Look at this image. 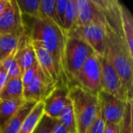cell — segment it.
I'll use <instances>...</instances> for the list:
<instances>
[{
	"label": "cell",
	"mask_w": 133,
	"mask_h": 133,
	"mask_svg": "<svg viewBox=\"0 0 133 133\" xmlns=\"http://www.w3.org/2000/svg\"><path fill=\"white\" fill-rule=\"evenodd\" d=\"M24 34L31 41L37 42L51 55L59 79L60 87L69 90L64 53L67 34L55 23L44 17H31L22 15Z\"/></svg>",
	"instance_id": "obj_1"
},
{
	"label": "cell",
	"mask_w": 133,
	"mask_h": 133,
	"mask_svg": "<svg viewBox=\"0 0 133 133\" xmlns=\"http://www.w3.org/2000/svg\"><path fill=\"white\" fill-rule=\"evenodd\" d=\"M68 96L73 108L76 133H86L99 113L97 97L76 85L69 88Z\"/></svg>",
	"instance_id": "obj_2"
},
{
	"label": "cell",
	"mask_w": 133,
	"mask_h": 133,
	"mask_svg": "<svg viewBox=\"0 0 133 133\" xmlns=\"http://www.w3.org/2000/svg\"><path fill=\"white\" fill-rule=\"evenodd\" d=\"M95 54L93 49L78 37L67 34L64 62L65 68L70 87L73 85V80L84 62L92 55Z\"/></svg>",
	"instance_id": "obj_3"
},
{
	"label": "cell",
	"mask_w": 133,
	"mask_h": 133,
	"mask_svg": "<svg viewBox=\"0 0 133 133\" xmlns=\"http://www.w3.org/2000/svg\"><path fill=\"white\" fill-rule=\"evenodd\" d=\"M73 85L79 86L94 95H97L101 90V65L96 54L92 55L84 62L74 78Z\"/></svg>",
	"instance_id": "obj_4"
},
{
	"label": "cell",
	"mask_w": 133,
	"mask_h": 133,
	"mask_svg": "<svg viewBox=\"0 0 133 133\" xmlns=\"http://www.w3.org/2000/svg\"><path fill=\"white\" fill-rule=\"evenodd\" d=\"M97 57L101 71V90L113 94L123 101H128L122 89L121 79L106 51L102 56Z\"/></svg>",
	"instance_id": "obj_5"
},
{
	"label": "cell",
	"mask_w": 133,
	"mask_h": 133,
	"mask_svg": "<svg viewBox=\"0 0 133 133\" xmlns=\"http://www.w3.org/2000/svg\"><path fill=\"white\" fill-rule=\"evenodd\" d=\"M104 24L92 23L84 26H77L68 34L79 37L93 49L97 56H102L106 51Z\"/></svg>",
	"instance_id": "obj_6"
},
{
	"label": "cell",
	"mask_w": 133,
	"mask_h": 133,
	"mask_svg": "<svg viewBox=\"0 0 133 133\" xmlns=\"http://www.w3.org/2000/svg\"><path fill=\"white\" fill-rule=\"evenodd\" d=\"M98 105L105 122L120 124L125 112L127 101H123L113 94L101 90L97 95Z\"/></svg>",
	"instance_id": "obj_7"
},
{
	"label": "cell",
	"mask_w": 133,
	"mask_h": 133,
	"mask_svg": "<svg viewBox=\"0 0 133 133\" xmlns=\"http://www.w3.org/2000/svg\"><path fill=\"white\" fill-rule=\"evenodd\" d=\"M76 11V27L92 23H105L102 9L97 0H75Z\"/></svg>",
	"instance_id": "obj_8"
},
{
	"label": "cell",
	"mask_w": 133,
	"mask_h": 133,
	"mask_svg": "<svg viewBox=\"0 0 133 133\" xmlns=\"http://www.w3.org/2000/svg\"><path fill=\"white\" fill-rule=\"evenodd\" d=\"M23 34L22 14L16 1L9 0V4L0 17V34Z\"/></svg>",
	"instance_id": "obj_9"
},
{
	"label": "cell",
	"mask_w": 133,
	"mask_h": 133,
	"mask_svg": "<svg viewBox=\"0 0 133 133\" xmlns=\"http://www.w3.org/2000/svg\"><path fill=\"white\" fill-rule=\"evenodd\" d=\"M55 87V86L46 79L40 67H38L35 77L23 88V99L25 101H42Z\"/></svg>",
	"instance_id": "obj_10"
},
{
	"label": "cell",
	"mask_w": 133,
	"mask_h": 133,
	"mask_svg": "<svg viewBox=\"0 0 133 133\" xmlns=\"http://www.w3.org/2000/svg\"><path fill=\"white\" fill-rule=\"evenodd\" d=\"M44 113L48 116L58 119L62 110L69 102L68 90L63 87H55L42 101Z\"/></svg>",
	"instance_id": "obj_11"
},
{
	"label": "cell",
	"mask_w": 133,
	"mask_h": 133,
	"mask_svg": "<svg viewBox=\"0 0 133 133\" xmlns=\"http://www.w3.org/2000/svg\"><path fill=\"white\" fill-rule=\"evenodd\" d=\"M31 44L35 51L37 62L46 79L52 85L55 87L60 86L55 62L51 54L37 42L31 41Z\"/></svg>",
	"instance_id": "obj_12"
},
{
	"label": "cell",
	"mask_w": 133,
	"mask_h": 133,
	"mask_svg": "<svg viewBox=\"0 0 133 133\" xmlns=\"http://www.w3.org/2000/svg\"><path fill=\"white\" fill-rule=\"evenodd\" d=\"M14 58L19 67L21 76L37 63L36 55L31 41L24 34L19 38Z\"/></svg>",
	"instance_id": "obj_13"
},
{
	"label": "cell",
	"mask_w": 133,
	"mask_h": 133,
	"mask_svg": "<svg viewBox=\"0 0 133 133\" xmlns=\"http://www.w3.org/2000/svg\"><path fill=\"white\" fill-rule=\"evenodd\" d=\"M37 102L25 101L15 115L0 128V133H18L23 122Z\"/></svg>",
	"instance_id": "obj_14"
},
{
	"label": "cell",
	"mask_w": 133,
	"mask_h": 133,
	"mask_svg": "<svg viewBox=\"0 0 133 133\" xmlns=\"http://www.w3.org/2000/svg\"><path fill=\"white\" fill-rule=\"evenodd\" d=\"M0 99L6 101L24 100L21 77L9 79L5 86L0 92Z\"/></svg>",
	"instance_id": "obj_15"
},
{
	"label": "cell",
	"mask_w": 133,
	"mask_h": 133,
	"mask_svg": "<svg viewBox=\"0 0 133 133\" xmlns=\"http://www.w3.org/2000/svg\"><path fill=\"white\" fill-rule=\"evenodd\" d=\"M22 35L16 34H0V63L17 49Z\"/></svg>",
	"instance_id": "obj_16"
},
{
	"label": "cell",
	"mask_w": 133,
	"mask_h": 133,
	"mask_svg": "<svg viewBox=\"0 0 133 133\" xmlns=\"http://www.w3.org/2000/svg\"><path fill=\"white\" fill-rule=\"evenodd\" d=\"M44 115V104L42 101L37 102L31 111L25 118L18 133H32L35 126Z\"/></svg>",
	"instance_id": "obj_17"
},
{
	"label": "cell",
	"mask_w": 133,
	"mask_h": 133,
	"mask_svg": "<svg viewBox=\"0 0 133 133\" xmlns=\"http://www.w3.org/2000/svg\"><path fill=\"white\" fill-rule=\"evenodd\" d=\"M24 102V100L6 101L0 99V128L15 115Z\"/></svg>",
	"instance_id": "obj_18"
},
{
	"label": "cell",
	"mask_w": 133,
	"mask_h": 133,
	"mask_svg": "<svg viewBox=\"0 0 133 133\" xmlns=\"http://www.w3.org/2000/svg\"><path fill=\"white\" fill-rule=\"evenodd\" d=\"M121 13L125 36L130 50L133 52V17L130 10L121 2Z\"/></svg>",
	"instance_id": "obj_19"
},
{
	"label": "cell",
	"mask_w": 133,
	"mask_h": 133,
	"mask_svg": "<svg viewBox=\"0 0 133 133\" xmlns=\"http://www.w3.org/2000/svg\"><path fill=\"white\" fill-rule=\"evenodd\" d=\"M57 120L61 124V125L66 130L67 133H76V120L72 105L70 100L61 112Z\"/></svg>",
	"instance_id": "obj_20"
},
{
	"label": "cell",
	"mask_w": 133,
	"mask_h": 133,
	"mask_svg": "<svg viewBox=\"0 0 133 133\" xmlns=\"http://www.w3.org/2000/svg\"><path fill=\"white\" fill-rule=\"evenodd\" d=\"M22 15L31 17H41L40 4L41 0H19L16 1Z\"/></svg>",
	"instance_id": "obj_21"
},
{
	"label": "cell",
	"mask_w": 133,
	"mask_h": 133,
	"mask_svg": "<svg viewBox=\"0 0 133 133\" xmlns=\"http://www.w3.org/2000/svg\"><path fill=\"white\" fill-rule=\"evenodd\" d=\"M76 28V11L75 0H69L67 9L65 12L63 30L68 34Z\"/></svg>",
	"instance_id": "obj_22"
},
{
	"label": "cell",
	"mask_w": 133,
	"mask_h": 133,
	"mask_svg": "<svg viewBox=\"0 0 133 133\" xmlns=\"http://www.w3.org/2000/svg\"><path fill=\"white\" fill-rule=\"evenodd\" d=\"M132 101H128L120 123V133H132Z\"/></svg>",
	"instance_id": "obj_23"
},
{
	"label": "cell",
	"mask_w": 133,
	"mask_h": 133,
	"mask_svg": "<svg viewBox=\"0 0 133 133\" xmlns=\"http://www.w3.org/2000/svg\"><path fill=\"white\" fill-rule=\"evenodd\" d=\"M55 4L56 0H41L40 10L41 17L46 18L58 25L55 16Z\"/></svg>",
	"instance_id": "obj_24"
},
{
	"label": "cell",
	"mask_w": 133,
	"mask_h": 133,
	"mask_svg": "<svg viewBox=\"0 0 133 133\" xmlns=\"http://www.w3.org/2000/svg\"><path fill=\"white\" fill-rule=\"evenodd\" d=\"M58 120L44 113L32 133H52Z\"/></svg>",
	"instance_id": "obj_25"
},
{
	"label": "cell",
	"mask_w": 133,
	"mask_h": 133,
	"mask_svg": "<svg viewBox=\"0 0 133 133\" xmlns=\"http://www.w3.org/2000/svg\"><path fill=\"white\" fill-rule=\"evenodd\" d=\"M16 51V50L15 51H13L9 57H7L1 63L2 65V66L5 68V69L6 70L9 79L21 77V73H20L19 67L16 61L14 58Z\"/></svg>",
	"instance_id": "obj_26"
},
{
	"label": "cell",
	"mask_w": 133,
	"mask_h": 133,
	"mask_svg": "<svg viewBox=\"0 0 133 133\" xmlns=\"http://www.w3.org/2000/svg\"><path fill=\"white\" fill-rule=\"evenodd\" d=\"M69 0H56L55 4V16L58 26L63 30V24L67 9ZM64 31V30H63Z\"/></svg>",
	"instance_id": "obj_27"
},
{
	"label": "cell",
	"mask_w": 133,
	"mask_h": 133,
	"mask_svg": "<svg viewBox=\"0 0 133 133\" xmlns=\"http://www.w3.org/2000/svg\"><path fill=\"white\" fill-rule=\"evenodd\" d=\"M104 123H105V121L103 116L101 115L100 112V109H99V113L96 120L92 124V125L87 130L86 133H104Z\"/></svg>",
	"instance_id": "obj_28"
},
{
	"label": "cell",
	"mask_w": 133,
	"mask_h": 133,
	"mask_svg": "<svg viewBox=\"0 0 133 133\" xmlns=\"http://www.w3.org/2000/svg\"><path fill=\"white\" fill-rule=\"evenodd\" d=\"M38 67L39 66H38V64L37 62L35 65H34L29 69L23 72V74L21 76V80H22L23 88L26 87L33 80V79L35 77V76L37 74V69H38Z\"/></svg>",
	"instance_id": "obj_29"
},
{
	"label": "cell",
	"mask_w": 133,
	"mask_h": 133,
	"mask_svg": "<svg viewBox=\"0 0 133 133\" xmlns=\"http://www.w3.org/2000/svg\"><path fill=\"white\" fill-rule=\"evenodd\" d=\"M104 133H120V124L105 122Z\"/></svg>",
	"instance_id": "obj_30"
},
{
	"label": "cell",
	"mask_w": 133,
	"mask_h": 133,
	"mask_svg": "<svg viewBox=\"0 0 133 133\" xmlns=\"http://www.w3.org/2000/svg\"><path fill=\"white\" fill-rule=\"evenodd\" d=\"M9 79V76H8L6 70L2 66V65L0 63V92L2 90V89L5 86Z\"/></svg>",
	"instance_id": "obj_31"
},
{
	"label": "cell",
	"mask_w": 133,
	"mask_h": 133,
	"mask_svg": "<svg viewBox=\"0 0 133 133\" xmlns=\"http://www.w3.org/2000/svg\"><path fill=\"white\" fill-rule=\"evenodd\" d=\"M52 133H67L66 130L61 125V124L57 122L55 126V129L53 130V132Z\"/></svg>",
	"instance_id": "obj_32"
},
{
	"label": "cell",
	"mask_w": 133,
	"mask_h": 133,
	"mask_svg": "<svg viewBox=\"0 0 133 133\" xmlns=\"http://www.w3.org/2000/svg\"><path fill=\"white\" fill-rule=\"evenodd\" d=\"M9 4V0H0V17Z\"/></svg>",
	"instance_id": "obj_33"
}]
</instances>
